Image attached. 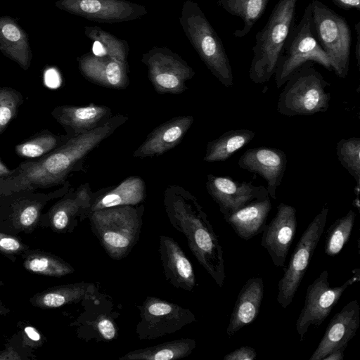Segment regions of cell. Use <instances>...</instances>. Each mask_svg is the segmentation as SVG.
I'll list each match as a JSON object with an SVG mask.
<instances>
[{
	"label": "cell",
	"mask_w": 360,
	"mask_h": 360,
	"mask_svg": "<svg viewBox=\"0 0 360 360\" xmlns=\"http://www.w3.org/2000/svg\"><path fill=\"white\" fill-rule=\"evenodd\" d=\"M163 203L171 226L184 235L193 256L221 287L225 279L222 246L195 196L181 186L168 185Z\"/></svg>",
	"instance_id": "7a4b0ae2"
},
{
	"label": "cell",
	"mask_w": 360,
	"mask_h": 360,
	"mask_svg": "<svg viewBox=\"0 0 360 360\" xmlns=\"http://www.w3.org/2000/svg\"><path fill=\"white\" fill-rule=\"evenodd\" d=\"M297 229L296 210L281 202L270 223L265 226L261 245L267 250L274 264L284 268Z\"/></svg>",
	"instance_id": "9a60e30c"
},
{
	"label": "cell",
	"mask_w": 360,
	"mask_h": 360,
	"mask_svg": "<svg viewBox=\"0 0 360 360\" xmlns=\"http://www.w3.org/2000/svg\"><path fill=\"white\" fill-rule=\"evenodd\" d=\"M98 291L92 283L80 282L49 288L31 297L30 302L41 309L58 308L71 303L96 298Z\"/></svg>",
	"instance_id": "4316f807"
},
{
	"label": "cell",
	"mask_w": 360,
	"mask_h": 360,
	"mask_svg": "<svg viewBox=\"0 0 360 360\" xmlns=\"http://www.w3.org/2000/svg\"><path fill=\"white\" fill-rule=\"evenodd\" d=\"M360 324V307L357 300L348 302L330 321L318 347L309 360H323L331 351L346 349Z\"/></svg>",
	"instance_id": "ac0fdd59"
},
{
	"label": "cell",
	"mask_w": 360,
	"mask_h": 360,
	"mask_svg": "<svg viewBox=\"0 0 360 360\" xmlns=\"http://www.w3.org/2000/svg\"><path fill=\"white\" fill-rule=\"evenodd\" d=\"M19 92L11 88H0V133L15 116L22 102Z\"/></svg>",
	"instance_id": "d590c367"
},
{
	"label": "cell",
	"mask_w": 360,
	"mask_h": 360,
	"mask_svg": "<svg viewBox=\"0 0 360 360\" xmlns=\"http://www.w3.org/2000/svg\"><path fill=\"white\" fill-rule=\"evenodd\" d=\"M138 308L141 319L136 333L139 340L162 338L196 321L190 309L157 297L148 296Z\"/></svg>",
	"instance_id": "30bf717a"
},
{
	"label": "cell",
	"mask_w": 360,
	"mask_h": 360,
	"mask_svg": "<svg viewBox=\"0 0 360 360\" xmlns=\"http://www.w3.org/2000/svg\"><path fill=\"white\" fill-rule=\"evenodd\" d=\"M354 193H355L356 195H359V183H356V185L354 187Z\"/></svg>",
	"instance_id": "7dc6e473"
},
{
	"label": "cell",
	"mask_w": 360,
	"mask_h": 360,
	"mask_svg": "<svg viewBox=\"0 0 360 360\" xmlns=\"http://www.w3.org/2000/svg\"><path fill=\"white\" fill-rule=\"evenodd\" d=\"M95 329L101 337L105 340H113L117 335L115 322L110 315L101 314L94 321Z\"/></svg>",
	"instance_id": "8d00e7d4"
},
{
	"label": "cell",
	"mask_w": 360,
	"mask_h": 360,
	"mask_svg": "<svg viewBox=\"0 0 360 360\" xmlns=\"http://www.w3.org/2000/svg\"><path fill=\"white\" fill-rule=\"evenodd\" d=\"M318 63L331 71L330 60L318 41L309 3L297 25L291 27L274 72L276 87L281 88L307 62Z\"/></svg>",
	"instance_id": "8992f818"
},
{
	"label": "cell",
	"mask_w": 360,
	"mask_h": 360,
	"mask_svg": "<svg viewBox=\"0 0 360 360\" xmlns=\"http://www.w3.org/2000/svg\"><path fill=\"white\" fill-rule=\"evenodd\" d=\"M328 207L325 204L302 233L291 255L284 274L278 282L277 301L286 309L292 302L295 295L304 276L311 259L324 231Z\"/></svg>",
	"instance_id": "9c48e42d"
},
{
	"label": "cell",
	"mask_w": 360,
	"mask_h": 360,
	"mask_svg": "<svg viewBox=\"0 0 360 360\" xmlns=\"http://www.w3.org/2000/svg\"><path fill=\"white\" fill-rule=\"evenodd\" d=\"M255 133L249 129H233L224 132L207 143L203 161L214 162L225 161L236 152L248 144Z\"/></svg>",
	"instance_id": "f1b7e54d"
},
{
	"label": "cell",
	"mask_w": 360,
	"mask_h": 360,
	"mask_svg": "<svg viewBox=\"0 0 360 360\" xmlns=\"http://www.w3.org/2000/svg\"><path fill=\"white\" fill-rule=\"evenodd\" d=\"M0 51L24 70L31 65L32 52L25 30L13 18L0 16Z\"/></svg>",
	"instance_id": "484cf974"
},
{
	"label": "cell",
	"mask_w": 360,
	"mask_h": 360,
	"mask_svg": "<svg viewBox=\"0 0 360 360\" xmlns=\"http://www.w3.org/2000/svg\"><path fill=\"white\" fill-rule=\"evenodd\" d=\"M356 217V214L351 210L328 227L324 247L327 255L335 257L341 252L350 237Z\"/></svg>",
	"instance_id": "d6a6232c"
},
{
	"label": "cell",
	"mask_w": 360,
	"mask_h": 360,
	"mask_svg": "<svg viewBox=\"0 0 360 360\" xmlns=\"http://www.w3.org/2000/svg\"><path fill=\"white\" fill-rule=\"evenodd\" d=\"M310 3L318 41L335 75L345 78L349 72L351 46V30L347 21L319 0Z\"/></svg>",
	"instance_id": "ba28073f"
},
{
	"label": "cell",
	"mask_w": 360,
	"mask_h": 360,
	"mask_svg": "<svg viewBox=\"0 0 360 360\" xmlns=\"http://www.w3.org/2000/svg\"><path fill=\"white\" fill-rule=\"evenodd\" d=\"M297 1L278 0L266 25L257 33L249 70V77L253 82H267L274 75L278 57L294 25Z\"/></svg>",
	"instance_id": "277c9868"
},
{
	"label": "cell",
	"mask_w": 360,
	"mask_h": 360,
	"mask_svg": "<svg viewBox=\"0 0 360 360\" xmlns=\"http://www.w3.org/2000/svg\"><path fill=\"white\" fill-rule=\"evenodd\" d=\"M354 274L342 285L330 287L328 272L323 270L308 285L304 306L296 321V331L302 342L311 326L319 327L338 304L347 288L360 279L359 269L353 270Z\"/></svg>",
	"instance_id": "8fae6325"
},
{
	"label": "cell",
	"mask_w": 360,
	"mask_h": 360,
	"mask_svg": "<svg viewBox=\"0 0 360 360\" xmlns=\"http://www.w3.org/2000/svg\"><path fill=\"white\" fill-rule=\"evenodd\" d=\"M264 293V282L261 277H254L247 281L238 295L231 314L226 329L229 337L256 319L260 311Z\"/></svg>",
	"instance_id": "cb8c5ba5"
},
{
	"label": "cell",
	"mask_w": 360,
	"mask_h": 360,
	"mask_svg": "<svg viewBox=\"0 0 360 360\" xmlns=\"http://www.w3.org/2000/svg\"><path fill=\"white\" fill-rule=\"evenodd\" d=\"M27 246L17 238L0 232V252L5 255H18L25 252Z\"/></svg>",
	"instance_id": "74e56055"
},
{
	"label": "cell",
	"mask_w": 360,
	"mask_h": 360,
	"mask_svg": "<svg viewBox=\"0 0 360 360\" xmlns=\"http://www.w3.org/2000/svg\"><path fill=\"white\" fill-rule=\"evenodd\" d=\"M144 210L143 204L120 205L89 214L92 233L111 259L124 258L138 243Z\"/></svg>",
	"instance_id": "3957f363"
},
{
	"label": "cell",
	"mask_w": 360,
	"mask_h": 360,
	"mask_svg": "<svg viewBox=\"0 0 360 360\" xmlns=\"http://www.w3.org/2000/svg\"><path fill=\"white\" fill-rule=\"evenodd\" d=\"M269 0H219V4L229 13L240 17L243 27L236 30L233 35L243 37L249 34L257 21L264 13Z\"/></svg>",
	"instance_id": "f546056e"
},
{
	"label": "cell",
	"mask_w": 360,
	"mask_h": 360,
	"mask_svg": "<svg viewBox=\"0 0 360 360\" xmlns=\"http://www.w3.org/2000/svg\"><path fill=\"white\" fill-rule=\"evenodd\" d=\"M25 333L27 336L32 341H39L41 339V335L38 331L32 326H27L25 328Z\"/></svg>",
	"instance_id": "7bdbcfd3"
},
{
	"label": "cell",
	"mask_w": 360,
	"mask_h": 360,
	"mask_svg": "<svg viewBox=\"0 0 360 360\" xmlns=\"http://www.w3.org/2000/svg\"><path fill=\"white\" fill-rule=\"evenodd\" d=\"M70 136H56L48 131L41 133L25 142L17 145L16 153L22 158H36L50 153L63 145Z\"/></svg>",
	"instance_id": "836d02e7"
},
{
	"label": "cell",
	"mask_w": 360,
	"mask_h": 360,
	"mask_svg": "<svg viewBox=\"0 0 360 360\" xmlns=\"http://www.w3.org/2000/svg\"><path fill=\"white\" fill-rule=\"evenodd\" d=\"M195 346L194 339L181 338L130 351L119 360H176L188 356Z\"/></svg>",
	"instance_id": "83f0119b"
},
{
	"label": "cell",
	"mask_w": 360,
	"mask_h": 360,
	"mask_svg": "<svg viewBox=\"0 0 360 360\" xmlns=\"http://www.w3.org/2000/svg\"><path fill=\"white\" fill-rule=\"evenodd\" d=\"M205 186L207 193L219 205L223 215L231 213L246 204L269 195L266 188L251 182L235 181L229 176L208 174Z\"/></svg>",
	"instance_id": "5bb4252c"
},
{
	"label": "cell",
	"mask_w": 360,
	"mask_h": 360,
	"mask_svg": "<svg viewBox=\"0 0 360 360\" xmlns=\"http://www.w3.org/2000/svg\"><path fill=\"white\" fill-rule=\"evenodd\" d=\"M128 119L126 115H112L97 128L70 136L39 160L22 162L9 176L0 179V198L63 184L71 172L82 169L87 155Z\"/></svg>",
	"instance_id": "6da1fadb"
},
{
	"label": "cell",
	"mask_w": 360,
	"mask_h": 360,
	"mask_svg": "<svg viewBox=\"0 0 360 360\" xmlns=\"http://www.w3.org/2000/svg\"><path fill=\"white\" fill-rule=\"evenodd\" d=\"M256 356L257 353L253 347L242 346L227 354L224 360H254Z\"/></svg>",
	"instance_id": "f35d334b"
},
{
	"label": "cell",
	"mask_w": 360,
	"mask_h": 360,
	"mask_svg": "<svg viewBox=\"0 0 360 360\" xmlns=\"http://www.w3.org/2000/svg\"><path fill=\"white\" fill-rule=\"evenodd\" d=\"M355 30L356 32V51L355 55L357 61V66L359 68L360 66V22H358L355 25Z\"/></svg>",
	"instance_id": "b9f144b4"
},
{
	"label": "cell",
	"mask_w": 360,
	"mask_h": 360,
	"mask_svg": "<svg viewBox=\"0 0 360 360\" xmlns=\"http://www.w3.org/2000/svg\"><path fill=\"white\" fill-rule=\"evenodd\" d=\"M194 122L192 115L174 117L155 127L133 152L138 158L162 155L181 141Z\"/></svg>",
	"instance_id": "d6986e66"
},
{
	"label": "cell",
	"mask_w": 360,
	"mask_h": 360,
	"mask_svg": "<svg viewBox=\"0 0 360 360\" xmlns=\"http://www.w3.org/2000/svg\"><path fill=\"white\" fill-rule=\"evenodd\" d=\"M353 205L356 207L359 211H360V202L359 195H356L355 199L353 200Z\"/></svg>",
	"instance_id": "bcb514c9"
},
{
	"label": "cell",
	"mask_w": 360,
	"mask_h": 360,
	"mask_svg": "<svg viewBox=\"0 0 360 360\" xmlns=\"http://www.w3.org/2000/svg\"><path fill=\"white\" fill-rule=\"evenodd\" d=\"M179 22L185 35L211 73L226 87L233 85V75L223 43L199 5L186 0Z\"/></svg>",
	"instance_id": "5b68a950"
},
{
	"label": "cell",
	"mask_w": 360,
	"mask_h": 360,
	"mask_svg": "<svg viewBox=\"0 0 360 360\" xmlns=\"http://www.w3.org/2000/svg\"><path fill=\"white\" fill-rule=\"evenodd\" d=\"M93 192L89 183L81 184L76 191L71 188L52 208L51 221L57 231H65L77 225L76 219L88 218Z\"/></svg>",
	"instance_id": "7402d4cb"
},
{
	"label": "cell",
	"mask_w": 360,
	"mask_h": 360,
	"mask_svg": "<svg viewBox=\"0 0 360 360\" xmlns=\"http://www.w3.org/2000/svg\"><path fill=\"white\" fill-rule=\"evenodd\" d=\"M159 239V255L167 281L176 288L193 291L196 279L190 260L174 238L161 235Z\"/></svg>",
	"instance_id": "ffe728a7"
},
{
	"label": "cell",
	"mask_w": 360,
	"mask_h": 360,
	"mask_svg": "<svg viewBox=\"0 0 360 360\" xmlns=\"http://www.w3.org/2000/svg\"><path fill=\"white\" fill-rule=\"evenodd\" d=\"M277 110L285 116L311 115L329 107L330 84L311 61L304 63L284 84Z\"/></svg>",
	"instance_id": "52a82bcc"
},
{
	"label": "cell",
	"mask_w": 360,
	"mask_h": 360,
	"mask_svg": "<svg viewBox=\"0 0 360 360\" xmlns=\"http://www.w3.org/2000/svg\"><path fill=\"white\" fill-rule=\"evenodd\" d=\"M84 34L94 44H97L100 51L97 55H105L127 62L129 47L127 41L117 38L98 26L84 27Z\"/></svg>",
	"instance_id": "1f68e13d"
},
{
	"label": "cell",
	"mask_w": 360,
	"mask_h": 360,
	"mask_svg": "<svg viewBox=\"0 0 360 360\" xmlns=\"http://www.w3.org/2000/svg\"><path fill=\"white\" fill-rule=\"evenodd\" d=\"M4 283L0 280V286L3 285Z\"/></svg>",
	"instance_id": "c3c4849f"
},
{
	"label": "cell",
	"mask_w": 360,
	"mask_h": 360,
	"mask_svg": "<svg viewBox=\"0 0 360 360\" xmlns=\"http://www.w3.org/2000/svg\"><path fill=\"white\" fill-rule=\"evenodd\" d=\"M345 349L338 348L331 351L323 360H342L344 357Z\"/></svg>",
	"instance_id": "60d3db41"
},
{
	"label": "cell",
	"mask_w": 360,
	"mask_h": 360,
	"mask_svg": "<svg viewBox=\"0 0 360 360\" xmlns=\"http://www.w3.org/2000/svg\"><path fill=\"white\" fill-rule=\"evenodd\" d=\"M146 198L145 181L139 176H130L116 186L93 192L89 214L111 207L137 205L143 202Z\"/></svg>",
	"instance_id": "603a6c76"
},
{
	"label": "cell",
	"mask_w": 360,
	"mask_h": 360,
	"mask_svg": "<svg viewBox=\"0 0 360 360\" xmlns=\"http://www.w3.org/2000/svg\"><path fill=\"white\" fill-rule=\"evenodd\" d=\"M53 117L70 136L84 134L103 124L112 116V110L104 105H62L52 112Z\"/></svg>",
	"instance_id": "44dd1931"
},
{
	"label": "cell",
	"mask_w": 360,
	"mask_h": 360,
	"mask_svg": "<svg viewBox=\"0 0 360 360\" xmlns=\"http://www.w3.org/2000/svg\"><path fill=\"white\" fill-rule=\"evenodd\" d=\"M24 268L33 274L51 277H62L74 272V268L63 259L49 252H25Z\"/></svg>",
	"instance_id": "4dcf8cb0"
},
{
	"label": "cell",
	"mask_w": 360,
	"mask_h": 360,
	"mask_svg": "<svg viewBox=\"0 0 360 360\" xmlns=\"http://www.w3.org/2000/svg\"><path fill=\"white\" fill-rule=\"evenodd\" d=\"M141 62L146 65L148 79L160 94L184 92L186 82L195 75L187 62L167 47H153L142 55Z\"/></svg>",
	"instance_id": "7c38bea8"
},
{
	"label": "cell",
	"mask_w": 360,
	"mask_h": 360,
	"mask_svg": "<svg viewBox=\"0 0 360 360\" xmlns=\"http://www.w3.org/2000/svg\"><path fill=\"white\" fill-rule=\"evenodd\" d=\"M9 312V309L6 307L0 300V315H6Z\"/></svg>",
	"instance_id": "f6af8a7d"
},
{
	"label": "cell",
	"mask_w": 360,
	"mask_h": 360,
	"mask_svg": "<svg viewBox=\"0 0 360 360\" xmlns=\"http://www.w3.org/2000/svg\"><path fill=\"white\" fill-rule=\"evenodd\" d=\"M338 159L356 183H360V139H342L337 144Z\"/></svg>",
	"instance_id": "e575fe53"
},
{
	"label": "cell",
	"mask_w": 360,
	"mask_h": 360,
	"mask_svg": "<svg viewBox=\"0 0 360 360\" xmlns=\"http://www.w3.org/2000/svg\"><path fill=\"white\" fill-rule=\"evenodd\" d=\"M12 170L9 169L0 159V179L9 176Z\"/></svg>",
	"instance_id": "ee69618b"
},
{
	"label": "cell",
	"mask_w": 360,
	"mask_h": 360,
	"mask_svg": "<svg viewBox=\"0 0 360 360\" xmlns=\"http://www.w3.org/2000/svg\"><path fill=\"white\" fill-rule=\"evenodd\" d=\"M336 6L344 10L360 11V0H331Z\"/></svg>",
	"instance_id": "ab89813d"
},
{
	"label": "cell",
	"mask_w": 360,
	"mask_h": 360,
	"mask_svg": "<svg viewBox=\"0 0 360 360\" xmlns=\"http://www.w3.org/2000/svg\"><path fill=\"white\" fill-rule=\"evenodd\" d=\"M82 75L96 85L122 90L129 84L128 62L89 52L77 58Z\"/></svg>",
	"instance_id": "e0dca14e"
},
{
	"label": "cell",
	"mask_w": 360,
	"mask_h": 360,
	"mask_svg": "<svg viewBox=\"0 0 360 360\" xmlns=\"http://www.w3.org/2000/svg\"><path fill=\"white\" fill-rule=\"evenodd\" d=\"M56 8L92 21L128 22L148 13L143 5L127 0H58Z\"/></svg>",
	"instance_id": "4fadbf2b"
},
{
	"label": "cell",
	"mask_w": 360,
	"mask_h": 360,
	"mask_svg": "<svg viewBox=\"0 0 360 360\" xmlns=\"http://www.w3.org/2000/svg\"><path fill=\"white\" fill-rule=\"evenodd\" d=\"M238 166L260 175L267 184L269 197L276 199V189L281 184L287 165L284 151L270 147L248 149L238 160Z\"/></svg>",
	"instance_id": "2e32d148"
},
{
	"label": "cell",
	"mask_w": 360,
	"mask_h": 360,
	"mask_svg": "<svg viewBox=\"0 0 360 360\" xmlns=\"http://www.w3.org/2000/svg\"><path fill=\"white\" fill-rule=\"evenodd\" d=\"M271 210L270 197L255 200L242 207L226 214L224 220L234 232L243 240H250L262 233Z\"/></svg>",
	"instance_id": "d4e9b609"
}]
</instances>
